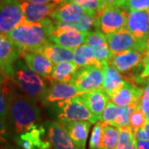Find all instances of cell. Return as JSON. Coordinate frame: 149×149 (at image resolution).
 Segmentation results:
<instances>
[{"label": "cell", "instance_id": "6da1fadb", "mask_svg": "<svg viewBox=\"0 0 149 149\" xmlns=\"http://www.w3.org/2000/svg\"><path fill=\"white\" fill-rule=\"evenodd\" d=\"M56 31V21L46 17L39 22H24L6 36L23 51L38 52Z\"/></svg>", "mask_w": 149, "mask_h": 149}, {"label": "cell", "instance_id": "7a4b0ae2", "mask_svg": "<svg viewBox=\"0 0 149 149\" xmlns=\"http://www.w3.org/2000/svg\"><path fill=\"white\" fill-rule=\"evenodd\" d=\"M8 120L11 130L15 134L27 132L39 124L41 111L37 101L15 90L11 98Z\"/></svg>", "mask_w": 149, "mask_h": 149}, {"label": "cell", "instance_id": "3957f363", "mask_svg": "<svg viewBox=\"0 0 149 149\" xmlns=\"http://www.w3.org/2000/svg\"><path fill=\"white\" fill-rule=\"evenodd\" d=\"M9 77L25 95L36 101H41L47 88V81L40 74L30 69L23 58L21 57L14 62Z\"/></svg>", "mask_w": 149, "mask_h": 149}, {"label": "cell", "instance_id": "277c9868", "mask_svg": "<svg viewBox=\"0 0 149 149\" xmlns=\"http://www.w3.org/2000/svg\"><path fill=\"white\" fill-rule=\"evenodd\" d=\"M52 111L60 123L72 121H89L91 123L99 122L92 114L80 95L72 97L52 104Z\"/></svg>", "mask_w": 149, "mask_h": 149}, {"label": "cell", "instance_id": "5b68a950", "mask_svg": "<svg viewBox=\"0 0 149 149\" xmlns=\"http://www.w3.org/2000/svg\"><path fill=\"white\" fill-rule=\"evenodd\" d=\"M143 52L128 50L113 54L109 64L113 65L121 73L125 81L142 85L140 74L143 70Z\"/></svg>", "mask_w": 149, "mask_h": 149}, {"label": "cell", "instance_id": "8992f818", "mask_svg": "<svg viewBox=\"0 0 149 149\" xmlns=\"http://www.w3.org/2000/svg\"><path fill=\"white\" fill-rule=\"evenodd\" d=\"M128 13L120 7H109L104 8L97 16L95 29L104 34H110L126 30Z\"/></svg>", "mask_w": 149, "mask_h": 149}, {"label": "cell", "instance_id": "52a82bcc", "mask_svg": "<svg viewBox=\"0 0 149 149\" xmlns=\"http://www.w3.org/2000/svg\"><path fill=\"white\" fill-rule=\"evenodd\" d=\"M24 22L26 21L19 0L0 2V34L7 35Z\"/></svg>", "mask_w": 149, "mask_h": 149}, {"label": "cell", "instance_id": "ba28073f", "mask_svg": "<svg viewBox=\"0 0 149 149\" xmlns=\"http://www.w3.org/2000/svg\"><path fill=\"white\" fill-rule=\"evenodd\" d=\"M104 77V68L95 65L81 67L74 74L72 83L84 93L102 89Z\"/></svg>", "mask_w": 149, "mask_h": 149}, {"label": "cell", "instance_id": "9c48e42d", "mask_svg": "<svg viewBox=\"0 0 149 149\" xmlns=\"http://www.w3.org/2000/svg\"><path fill=\"white\" fill-rule=\"evenodd\" d=\"M22 149H52V145L47 136L44 125L37 124L27 132L17 133L14 137Z\"/></svg>", "mask_w": 149, "mask_h": 149}, {"label": "cell", "instance_id": "30bf717a", "mask_svg": "<svg viewBox=\"0 0 149 149\" xmlns=\"http://www.w3.org/2000/svg\"><path fill=\"white\" fill-rule=\"evenodd\" d=\"M127 30L146 49L149 38V11L128 12Z\"/></svg>", "mask_w": 149, "mask_h": 149}, {"label": "cell", "instance_id": "8fae6325", "mask_svg": "<svg viewBox=\"0 0 149 149\" xmlns=\"http://www.w3.org/2000/svg\"><path fill=\"white\" fill-rule=\"evenodd\" d=\"M48 83L49 85L41 100L44 106H50L59 101H62L82 94V92L73 83L57 81H52Z\"/></svg>", "mask_w": 149, "mask_h": 149}, {"label": "cell", "instance_id": "7c38bea8", "mask_svg": "<svg viewBox=\"0 0 149 149\" xmlns=\"http://www.w3.org/2000/svg\"><path fill=\"white\" fill-rule=\"evenodd\" d=\"M23 52L6 35L0 34V70L10 76L13 65L17 60L22 57Z\"/></svg>", "mask_w": 149, "mask_h": 149}, {"label": "cell", "instance_id": "4fadbf2b", "mask_svg": "<svg viewBox=\"0 0 149 149\" xmlns=\"http://www.w3.org/2000/svg\"><path fill=\"white\" fill-rule=\"evenodd\" d=\"M105 37L112 54L128 50H134L141 52L145 51L143 46H142L127 29L107 34Z\"/></svg>", "mask_w": 149, "mask_h": 149}, {"label": "cell", "instance_id": "5bb4252c", "mask_svg": "<svg viewBox=\"0 0 149 149\" xmlns=\"http://www.w3.org/2000/svg\"><path fill=\"white\" fill-rule=\"evenodd\" d=\"M47 136L54 149H78L64 126L58 121H49L44 124Z\"/></svg>", "mask_w": 149, "mask_h": 149}, {"label": "cell", "instance_id": "9a60e30c", "mask_svg": "<svg viewBox=\"0 0 149 149\" xmlns=\"http://www.w3.org/2000/svg\"><path fill=\"white\" fill-rule=\"evenodd\" d=\"M85 43L91 48L100 62H101L104 65L108 64L113 54L109 47L105 34L97 29L95 31H91L87 34Z\"/></svg>", "mask_w": 149, "mask_h": 149}, {"label": "cell", "instance_id": "2e32d148", "mask_svg": "<svg viewBox=\"0 0 149 149\" xmlns=\"http://www.w3.org/2000/svg\"><path fill=\"white\" fill-rule=\"evenodd\" d=\"M144 93V88L140 85L125 81L121 88L111 96V101L116 105L124 107L133 103H139Z\"/></svg>", "mask_w": 149, "mask_h": 149}, {"label": "cell", "instance_id": "e0dca14e", "mask_svg": "<svg viewBox=\"0 0 149 149\" xmlns=\"http://www.w3.org/2000/svg\"><path fill=\"white\" fill-rule=\"evenodd\" d=\"M80 97L90 111L95 115L99 121H102V114L109 102L110 97L103 89L84 92Z\"/></svg>", "mask_w": 149, "mask_h": 149}, {"label": "cell", "instance_id": "ac0fdd59", "mask_svg": "<svg viewBox=\"0 0 149 149\" xmlns=\"http://www.w3.org/2000/svg\"><path fill=\"white\" fill-rule=\"evenodd\" d=\"M86 14L89 13L80 4L65 0L56 7L50 17L55 21L74 22Z\"/></svg>", "mask_w": 149, "mask_h": 149}, {"label": "cell", "instance_id": "d6986e66", "mask_svg": "<svg viewBox=\"0 0 149 149\" xmlns=\"http://www.w3.org/2000/svg\"><path fill=\"white\" fill-rule=\"evenodd\" d=\"M22 58L30 69L44 79L52 74L54 64L42 53L34 51H24Z\"/></svg>", "mask_w": 149, "mask_h": 149}, {"label": "cell", "instance_id": "ffe728a7", "mask_svg": "<svg viewBox=\"0 0 149 149\" xmlns=\"http://www.w3.org/2000/svg\"><path fill=\"white\" fill-rule=\"evenodd\" d=\"M25 21L28 22H39L44 18L51 16L52 13L58 5L54 3H34L26 1H20Z\"/></svg>", "mask_w": 149, "mask_h": 149}, {"label": "cell", "instance_id": "44dd1931", "mask_svg": "<svg viewBox=\"0 0 149 149\" xmlns=\"http://www.w3.org/2000/svg\"><path fill=\"white\" fill-rule=\"evenodd\" d=\"M88 32L75 30H65L62 32H54L49 37V41L59 46L74 50L85 42Z\"/></svg>", "mask_w": 149, "mask_h": 149}, {"label": "cell", "instance_id": "7402d4cb", "mask_svg": "<svg viewBox=\"0 0 149 149\" xmlns=\"http://www.w3.org/2000/svg\"><path fill=\"white\" fill-rule=\"evenodd\" d=\"M74 142L78 149H85L86 141L91 127L89 121H72V122L61 123Z\"/></svg>", "mask_w": 149, "mask_h": 149}, {"label": "cell", "instance_id": "603a6c76", "mask_svg": "<svg viewBox=\"0 0 149 149\" xmlns=\"http://www.w3.org/2000/svg\"><path fill=\"white\" fill-rule=\"evenodd\" d=\"M46 56L54 65L62 61H74V50L48 42L38 51Z\"/></svg>", "mask_w": 149, "mask_h": 149}, {"label": "cell", "instance_id": "cb8c5ba5", "mask_svg": "<svg viewBox=\"0 0 149 149\" xmlns=\"http://www.w3.org/2000/svg\"><path fill=\"white\" fill-rule=\"evenodd\" d=\"M80 69L74 61H62L55 64L52 74L44 79L47 82L57 81L65 83H72L74 74Z\"/></svg>", "mask_w": 149, "mask_h": 149}, {"label": "cell", "instance_id": "d4e9b609", "mask_svg": "<svg viewBox=\"0 0 149 149\" xmlns=\"http://www.w3.org/2000/svg\"><path fill=\"white\" fill-rule=\"evenodd\" d=\"M97 16L86 14L80 19L74 22L56 21V31L59 32L65 30H75L80 32H91L92 28H95Z\"/></svg>", "mask_w": 149, "mask_h": 149}, {"label": "cell", "instance_id": "484cf974", "mask_svg": "<svg viewBox=\"0 0 149 149\" xmlns=\"http://www.w3.org/2000/svg\"><path fill=\"white\" fill-rule=\"evenodd\" d=\"M104 74L102 89L110 97L115 91L122 87L125 80H123L121 73L113 65L109 63L104 66Z\"/></svg>", "mask_w": 149, "mask_h": 149}, {"label": "cell", "instance_id": "4316f807", "mask_svg": "<svg viewBox=\"0 0 149 149\" xmlns=\"http://www.w3.org/2000/svg\"><path fill=\"white\" fill-rule=\"evenodd\" d=\"M74 61L79 68L95 65L104 68V65L95 57L91 48L87 44H82L74 49Z\"/></svg>", "mask_w": 149, "mask_h": 149}, {"label": "cell", "instance_id": "83f0119b", "mask_svg": "<svg viewBox=\"0 0 149 149\" xmlns=\"http://www.w3.org/2000/svg\"><path fill=\"white\" fill-rule=\"evenodd\" d=\"M15 85L16 84L11 77L0 85V117L8 118L11 98L16 90Z\"/></svg>", "mask_w": 149, "mask_h": 149}, {"label": "cell", "instance_id": "f1b7e54d", "mask_svg": "<svg viewBox=\"0 0 149 149\" xmlns=\"http://www.w3.org/2000/svg\"><path fill=\"white\" fill-rule=\"evenodd\" d=\"M119 128V137L116 149H133L136 147L134 132L130 125L121 126Z\"/></svg>", "mask_w": 149, "mask_h": 149}, {"label": "cell", "instance_id": "f546056e", "mask_svg": "<svg viewBox=\"0 0 149 149\" xmlns=\"http://www.w3.org/2000/svg\"><path fill=\"white\" fill-rule=\"evenodd\" d=\"M119 128L103 122V148H115L118 142Z\"/></svg>", "mask_w": 149, "mask_h": 149}, {"label": "cell", "instance_id": "4dcf8cb0", "mask_svg": "<svg viewBox=\"0 0 149 149\" xmlns=\"http://www.w3.org/2000/svg\"><path fill=\"white\" fill-rule=\"evenodd\" d=\"M123 109V107L118 106L112 101H109L103 112L102 122L105 123L107 124L114 125L118 116L122 113Z\"/></svg>", "mask_w": 149, "mask_h": 149}, {"label": "cell", "instance_id": "1f68e13d", "mask_svg": "<svg viewBox=\"0 0 149 149\" xmlns=\"http://www.w3.org/2000/svg\"><path fill=\"white\" fill-rule=\"evenodd\" d=\"M90 149L103 148V122L99 121L95 123L91 133V139L89 143Z\"/></svg>", "mask_w": 149, "mask_h": 149}, {"label": "cell", "instance_id": "d6a6232c", "mask_svg": "<svg viewBox=\"0 0 149 149\" xmlns=\"http://www.w3.org/2000/svg\"><path fill=\"white\" fill-rule=\"evenodd\" d=\"M138 108H139V103H133L129 105L123 107L122 113L118 116L117 119L114 123V126L121 127V126L129 125L131 115Z\"/></svg>", "mask_w": 149, "mask_h": 149}, {"label": "cell", "instance_id": "836d02e7", "mask_svg": "<svg viewBox=\"0 0 149 149\" xmlns=\"http://www.w3.org/2000/svg\"><path fill=\"white\" fill-rule=\"evenodd\" d=\"M74 2L85 8L86 12L93 16H98L101 12V2L100 0H68Z\"/></svg>", "mask_w": 149, "mask_h": 149}, {"label": "cell", "instance_id": "e575fe53", "mask_svg": "<svg viewBox=\"0 0 149 149\" xmlns=\"http://www.w3.org/2000/svg\"><path fill=\"white\" fill-rule=\"evenodd\" d=\"M146 122H147V120H146L145 114H144L143 112L141 110V109L139 107L133 112V114L131 115L129 125L131 126V128H133V131H135L138 128L143 127Z\"/></svg>", "mask_w": 149, "mask_h": 149}, {"label": "cell", "instance_id": "d590c367", "mask_svg": "<svg viewBox=\"0 0 149 149\" xmlns=\"http://www.w3.org/2000/svg\"><path fill=\"white\" fill-rule=\"evenodd\" d=\"M122 8L128 13L134 10H149V0H128Z\"/></svg>", "mask_w": 149, "mask_h": 149}, {"label": "cell", "instance_id": "8d00e7d4", "mask_svg": "<svg viewBox=\"0 0 149 149\" xmlns=\"http://www.w3.org/2000/svg\"><path fill=\"white\" fill-rule=\"evenodd\" d=\"M11 136V128L7 118L0 117V145L8 143Z\"/></svg>", "mask_w": 149, "mask_h": 149}, {"label": "cell", "instance_id": "74e56055", "mask_svg": "<svg viewBox=\"0 0 149 149\" xmlns=\"http://www.w3.org/2000/svg\"><path fill=\"white\" fill-rule=\"evenodd\" d=\"M136 140H149V122L147 121L143 127L133 131Z\"/></svg>", "mask_w": 149, "mask_h": 149}, {"label": "cell", "instance_id": "f35d334b", "mask_svg": "<svg viewBox=\"0 0 149 149\" xmlns=\"http://www.w3.org/2000/svg\"><path fill=\"white\" fill-rule=\"evenodd\" d=\"M139 107L141 110L143 112L144 114L149 110V88L144 87V93L140 101H139Z\"/></svg>", "mask_w": 149, "mask_h": 149}, {"label": "cell", "instance_id": "ab89813d", "mask_svg": "<svg viewBox=\"0 0 149 149\" xmlns=\"http://www.w3.org/2000/svg\"><path fill=\"white\" fill-rule=\"evenodd\" d=\"M149 75V53L144 54L143 60V70L142 73L140 74V78L142 80V84H143V80Z\"/></svg>", "mask_w": 149, "mask_h": 149}, {"label": "cell", "instance_id": "60d3db41", "mask_svg": "<svg viewBox=\"0 0 149 149\" xmlns=\"http://www.w3.org/2000/svg\"><path fill=\"white\" fill-rule=\"evenodd\" d=\"M101 11L109 7H120L121 0H100Z\"/></svg>", "mask_w": 149, "mask_h": 149}, {"label": "cell", "instance_id": "b9f144b4", "mask_svg": "<svg viewBox=\"0 0 149 149\" xmlns=\"http://www.w3.org/2000/svg\"><path fill=\"white\" fill-rule=\"evenodd\" d=\"M21 1H26L29 3H54L56 4H60L65 2V0H21Z\"/></svg>", "mask_w": 149, "mask_h": 149}, {"label": "cell", "instance_id": "7bdbcfd3", "mask_svg": "<svg viewBox=\"0 0 149 149\" xmlns=\"http://www.w3.org/2000/svg\"><path fill=\"white\" fill-rule=\"evenodd\" d=\"M138 149H149V140H136Z\"/></svg>", "mask_w": 149, "mask_h": 149}, {"label": "cell", "instance_id": "ee69618b", "mask_svg": "<svg viewBox=\"0 0 149 149\" xmlns=\"http://www.w3.org/2000/svg\"><path fill=\"white\" fill-rule=\"evenodd\" d=\"M8 77H9L8 75H7L4 72H3V71L0 70V85H1L2 83H3Z\"/></svg>", "mask_w": 149, "mask_h": 149}, {"label": "cell", "instance_id": "f6af8a7d", "mask_svg": "<svg viewBox=\"0 0 149 149\" xmlns=\"http://www.w3.org/2000/svg\"><path fill=\"white\" fill-rule=\"evenodd\" d=\"M0 149H14L13 147H12L11 145L8 143H5V144H3V145H0Z\"/></svg>", "mask_w": 149, "mask_h": 149}, {"label": "cell", "instance_id": "bcb514c9", "mask_svg": "<svg viewBox=\"0 0 149 149\" xmlns=\"http://www.w3.org/2000/svg\"><path fill=\"white\" fill-rule=\"evenodd\" d=\"M142 85H143V87H148L149 88V75L147 76L143 80V84Z\"/></svg>", "mask_w": 149, "mask_h": 149}, {"label": "cell", "instance_id": "7dc6e473", "mask_svg": "<svg viewBox=\"0 0 149 149\" xmlns=\"http://www.w3.org/2000/svg\"><path fill=\"white\" fill-rule=\"evenodd\" d=\"M127 1L128 0H121V2H120V8H123L124 6V4L127 3Z\"/></svg>", "mask_w": 149, "mask_h": 149}, {"label": "cell", "instance_id": "c3c4849f", "mask_svg": "<svg viewBox=\"0 0 149 149\" xmlns=\"http://www.w3.org/2000/svg\"><path fill=\"white\" fill-rule=\"evenodd\" d=\"M145 117H146V120L149 122V110L145 113Z\"/></svg>", "mask_w": 149, "mask_h": 149}, {"label": "cell", "instance_id": "681fc988", "mask_svg": "<svg viewBox=\"0 0 149 149\" xmlns=\"http://www.w3.org/2000/svg\"><path fill=\"white\" fill-rule=\"evenodd\" d=\"M104 149H116V148H104Z\"/></svg>", "mask_w": 149, "mask_h": 149}, {"label": "cell", "instance_id": "f907efd6", "mask_svg": "<svg viewBox=\"0 0 149 149\" xmlns=\"http://www.w3.org/2000/svg\"><path fill=\"white\" fill-rule=\"evenodd\" d=\"M133 149H138V148H137V147H135V148H133Z\"/></svg>", "mask_w": 149, "mask_h": 149}, {"label": "cell", "instance_id": "816d5d0a", "mask_svg": "<svg viewBox=\"0 0 149 149\" xmlns=\"http://www.w3.org/2000/svg\"><path fill=\"white\" fill-rule=\"evenodd\" d=\"M2 1H4V0H0V2H2Z\"/></svg>", "mask_w": 149, "mask_h": 149}, {"label": "cell", "instance_id": "f5cc1de1", "mask_svg": "<svg viewBox=\"0 0 149 149\" xmlns=\"http://www.w3.org/2000/svg\"><path fill=\"white\" fill-rule=\"evenodd\" d=\"M14 149H16V148H14Z\"/></svg>", "mask_w": 149, "mask_h": 149}, {"label": "cell", "instance_id": "db71d44e", "mask_svg": "<svg viewBox=\"0 0 149 149\" xmlns=\"http://www.w3.org/2000/svg\"><path fill=\"white\" fill-rule=\"evenodd\" d=\"M148 11H149V10H148ZM148 39H149V38H148Z\"/></svg>", "mask_w": 149, "mask_h": 149}]
</instances>
